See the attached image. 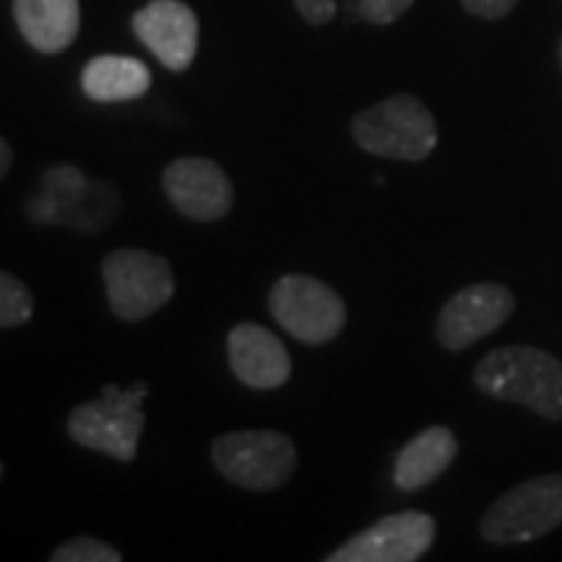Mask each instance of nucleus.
Listing matches in <instances>:
<instances>
[{
	"label": "nucleus",
	"mask_w": 562,
	"mask_h": 562,
	"mask_svg": "<svg viewBox=\"0 0 562 562\" xmlns=\"http://www.w3.org/2000/svg\"><path fill=\"white\" fill-rule=\"evenodd\" d=\"M562 525V472L538 475L506 491L484 513L482 538L491 543H528Z\"/></svg>",
	"instance_id": "obj_5"
},
{
	"label": "nucleus",
	"mask_w": 562,
	"mask_h": 562,
	"mask_svg": "<svg viewBox=\"0 0 562 562\" xmlns=\"http://www.w3.org/2000/svg\"><path fill=\"white\" fill-rule=\"evenodd\" d=\"M519 0H462L465 13L479 16V20H503L506 13L516 10Z\"/></svg>",
	"instance_id": "obj_19"
},
{
	"label": "nucleus",
	"mask_w": 562,
	"mask_h": 562,
	"mask_svg": "<svg viewBox=\"0 0 562 562\" xmlns=\"http://www.w3.org/2000/svg\"><path fill=\"white\" fill-rule=\"evenodd\" d=\"M162 191L181 216L198 222H216L232 213L235 188L222 166L203 157H181L162 172Z\"/></svg>",
	"instance_id": "obj_10"
},
{
	"label": "nucleus",
	"mask_w": 562,
	"mask_h": 562,
	"mask_svg": "<svg viewBox=\"0 0 562 562\" xmlns=\"http://www.w3.org/2000/svg\"><path fill=\"white\" fill-rule=\"evenodd\" d=\"M435 543V519L425 513H397L341 543L331 562H413Z\"/></svg>",
	"instance_id": "obj_9"
},
{
	"label": "nucleus",
	"mask_w": 562,
	"mask_h": 562,
	"mask_svg": "<svg viewBox=\"0 0 562 562\" xmlns=\"http://www.w3.org/2000/svg\"><path fill=\"white\" fill-rule=\"evenodd\" d=\"M294 7L301 10V16L313 25H325V22L335 20L338 13V3L335 0H294Z\"/></svg>",
	"instance_id": "obj_20"
},
{
	"label": "nucleus",
	"mask_w": 562,
	"mask_h": 562,
	"mask_svg": "<svg viewBox=\"0 0 562 562\" xmlns=\"http://www.w3.org/2000/svg\"><path fill=\"white\" fill-rule=\"evenodd\" d=\"M413 3L416 0H357V3H350V13H357L360 20L372 22V25H391L401 20Z\"/></svg>",
	"instance_id": "obj_18"
},
{
	"label": "nucleus",
	"mask_w": 562,
	"mask_h": 562,
	"mask_svg": "<svg viewBox=\"0 0 562 562\" xmlns=\"http://www.w3.org/2000/svg\"><path fill=\"white\" fill-rule=\"evenodd\" d=\"M54 562H120L122 553L113 543L98 538H72L54 550Z\"/></svg>",
	"instance_id": "obj_17"
},
{
	"label": "nucleus",
	"mask_w": 562,
	"mask_h": 562,
	"mask_svg": "<svg viewBox=\"0 0 562 562\" xmlns=\"http://www.w3.org/2000/svg\"><path fill=\"white\" fill-rule=\"evenodd\" d=\"M475 384L494 401L522 403L541 419L562 422V362L541 347H497L475 366Z\"/></svg>",
	"instance_id": "obj_1"
},
{
	"label": "nucleus",
	"mask_w": 562,
	"mask_h": 562,
	"mask_svg": "<svg viewBox=\"0 0 562 562\" xmlns=\"http://www.w3.org/2000/svg\"><path fill=\"white\" fill-rule=\"evenodd\" d=\"M132 32L138 41L154 50V57L169 69V72H184L194 54H198V38L201 25L188 3L181 0H150L132 16Z\"/></svg>",
	"instance_id": "obj_11"
},
{
	"label": "nucleus",
	"mask_w": 562,
	"mask_h": 562,
	"mask_svg": "<svg viewBox=\"0 0 562 562\" xmlns=\"http://www.w3.org/2000/svg\"><path fill=\"white\" fill-rule=\"evenodd\" d=\"M103 288L113 316L122 322H140L154 316L176 294L172 266L138 247L113 250L101 266Z\"/></svg>",
	"instance_id": "obj_4"
},
{
	"label": "nucleus",
	"mask_w": 562,
	"mask_h": 562,
	"mask_svg": "<svg viewBox=\"0 0 562 562\" xmlns=\"http://www.w3.org/2000/svg\"><path fill=\"white\" fill-rule=\"evenodd\" d=\"M81 91L98 103L135 101L150 91V69L135 57L103 54L81 69Z\"/></svg>",
	"instance_id": "obj_15"
},
{
	"label": "nucleus",
	"mask_w": 562,
	"mask_h": 562,
	"mask_svg": "<svg viewBox=\"0 0 562 562\" xmlns=\"http://www.w3.org/2000/svg\"><path fill=\"white\" fill-rule=\"evenodd\" d=\"M13 20L20 35L38 54H63L79 38V0H13Z\"/></svg>",
	"instance_id": "obj_13"
},
{
	"label": "nucleus",
	"mask_w": 562,
	"mask_h": 562,
	"mask_svg": "<svg viewBox=\"0 0 562 562\" xmlns=\"http://www.w3.org/2000/svg\"><path fill=\"white\" fill-rule=\"evenodd\" d=\"M269 313L303 344L335 341L347 322L341 294L310 276H281L269 291Z\"/></svg>",
	"instance_id": "obj_7"
},
{
	"label": "nucleus",
	"mask_w": 562,
	"mask_h": 562,
	"mask_svg": "<svg viewBox=\"0 0 562 562\" xmlns=\"http://www.w3.org/2000/svg\"><path fill=\"white\" fill-rule=\"evenodd\" d=\"M144 401H147V384L138 382L132 387L106 384L98 401L79 403L69 413L66 431L79 447L106 453L120 462H132L138 457V441L144 431Z\"/></svg>",
	"instance_id": "obj_2"
},
{
	"label": "nucleus",
	"mask_w": 562,
	"mask_h": 562,
	"mask_svg": "<svg viewBox=\"0 0 562 562\" xmlns=\"http://www.w3.org/2000/svg\"><path fill=\"white\" fill-rule=\"evenodd\" d=\"M35 313V297L25 288V281L0 269V328L25 325Z\"/></svg>",
	"instance_id": "obj_16"
},
{
	"label": "nucleus",
	"mask_w": 562,
	"mask_h": 562,
	"mask_svg": "<svg viewBox=\"0 0 562 562\" xmlns=\"http://www.w3.org/2000/svg\"><path fill=\"white\" fill-rule=\"evenodd\" d=\"M560 66H562V41H560Z\"/></svg>",
	"instance_id": "obj_22"
},
{
	"label": "nucleus",
	"mask_w": 562,
	"mask_h": 562,
	"mask_svg": "<svg viewBox=\"0 0 562 562\" xmlns=\"http://www.w3.org/2000/svg\"><path fill=\"white\" fill-rule=\"evenodd\" d=\"M0 479H3V462H0Z\"/></svg>",
	"instance_id": "obj_23"
},
{
	"label": "nucleus",
	"mask_w": 562,
	"mask_h": 562,
	"mask_svg": "<svg viewBox=\"0 0 562 562\" xmlns=\"http://www.w3.org/2000/svg\"><path fill=\"white\" fill-rule=\"evenodd\" d=\"M228 362L238 382L257 391H272L291 379V357L284 344L257 322H241L228 335Z\"/></svg>",
	"instance_id": "obj_12"
},
{
	"label": "nucleus",
	"mask_w": 562,
	"mask_h": 562,
	"mask_svg": "<svg viewBox=\"0 0 562 562\" xmlns=\"http://www.w3.org/2000/svg\"><path fill=\"white\" fill-rule=\"evenodd\" d=\"M222 475L247 491H279L294 475L297 447L281 431H232L213 441Z\"/></svg>",
	"instance_id": "obj_6"
},
{
	"label": "nucleus",
	"mask_w": 562,
	"mask_h": 562,
	"mask_svg": "<svg viewBox=\"0 0 562 562\" xmlns=\"http://www.w3.org/2000/svg\"><path fill=\"white\" fill-rule=\"evenodd\" d=\"M350 128L366 154L387 160L419 162L438 144V122L431 110L413 94H394L362 110Z\"/></svg>",
	"instance_id": "obj_3"
},
{
	"label": "nucleus",
	"mask_w": 562,
	"mask_h": 562,
	"mask_svg": "<svg viewBox=\"0 0 562 562\" xmlns=\"http://www.w3.org/2000/svg\"><path fill=\"white\" fill-rule=\"evenodd\" d=\"M10 166H13V147H10V140L0 135V179L10 172Z\"/></svg>",
	"instance_id": "obj_21"
},
{
	"label": "nucleus",
	"mask_w": 562,
	"mask_h": 562,
	"mask_svg": "<svg viewBox=\"0 0 562 562\" xmlns=\"http://www.w3.org/2000/svg\"><path fill=\"white\" fill-rule=\"evenodd\" d=\"M513 310H516V297L509 288L491 284V281L469 284L443 303L438 325H435V338L443 350L457 353L487 338L491 331H497L503 322L513 316Z\"/></svg>",
	"instance_id": "obj_8"
},
{
	"label": "nucleus",
	"mask_w": 562,
	"mask_h": 562,
	"mask_svg": "<svg viewBox=\"0 0 562 562\" xmlns=\"http://www.w3.org/2000/svg\"><path fill=\"white\" fill-rule=\"evenodd\" d=\"M457 450H460V443H457L450 428H443V425L425 428L397 453L394 484L401 491H422V487H428V484L438 482L443 472L453 465Z\"/></svg>",
	"instance_id": "obj_14"
}]
</instances>
